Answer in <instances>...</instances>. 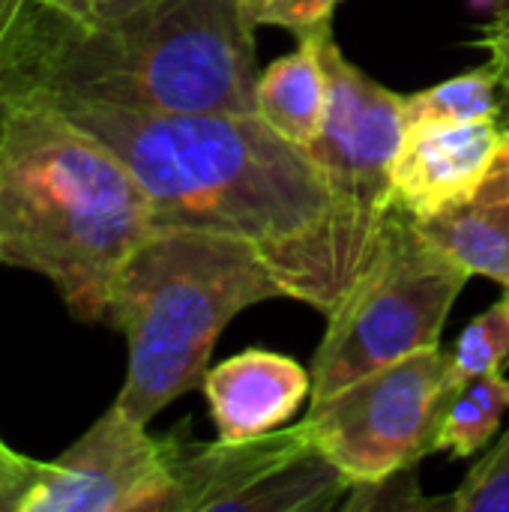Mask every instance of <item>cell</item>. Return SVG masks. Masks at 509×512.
<instances>
[{
  "label": "cell",
  "instance_id": "obj_1",
  "mask_svg": "<svg viewBox=\"0 0 509 512\" xmlns=\"http://www.w3.org/2000/svg\"><path fill=\"white\" fill-rule=\"evenodd\" d=\"M54 102L123 159L150 198L156 228H198L252 243L285 294L324 315L345 297L330 189L312 156L258 114Z\"/></svg>",
  "mask_w": 509,
  "mask_h": 512
},
{
  "label": "cell",
  "instance_id": "obj_2",
  "mask_svg": "<svg viewBox=\"0 0 509 512\" xmlns=\"http://www.w3.org/2000/svg\"><path fill=\"white\" fill-rule=\"evenodd\" d=\"M156 231L135 174L45 90L0 132V264L45 276L69 315L105 321L129 255Z\"/></svg>",
  "mask_w": 509,
  "mask_h": 512
},
{
  "label": "cell",
  "instance_id": "obj_3",
  "mask_svg": "<svg viewBox=\"0 0 509 512\" xmlns=\"http://www.w3.org/2000/svg\"><path fill=\"white\" fill-rule=\"evenodd\" d=\"M288 297L264 255L228 234L156 228L114 279L105 321L126 339V378L114 399L150 423L210 369L228 321L264 300Z\"/></svg>",
  "mask_w": 509,
  "mask_h": 512
},
{
  "label": "cell",
  "instance_id": "obj_4",
  "mask_svg": "<svg viewBox=\"0 0 509 512\" xmlns=\"http://www.w3.org/2000/svg\"><path fill=\"white\" fill-rule=\"evenodd\" d=\"M255 27L240 0H147L78 24L45 93L135 111L255 114Z\"/></svg>",
  "mask_w": 509,
  "mask_h": 512
},
{
  "label": "cell",
  "instance_id": "obj_5",
  "mask_svg": "<svg viewBox=\"0 0 509 512\" xmlns=\"http://www.w3.org/2000/svg\"><path fill=\"white\" fill-rule=\"evenodd\" d=\"M468 276L399 210L372 261L327 312V333L309 369L312 399L333 396L369 372L438 348Z\"/></svg>",
  "mask_w": 509,
  "mask_h": 512
},
{
  "label": "cell",
  "instance_id": "obj_6",
  "mask_svg": "<svg viewBox=\"0 0 509 512\" xmlns=\"http://www.w3.org/2000/svg\"><path fill=\"white\" fill-rule=\"evenodd\" d=\"M309 30H315L327 69L330 105L324 132L306 153L330 189L336 249L351 288L399 213L390 192V168L405 132L402 96L342 54L330 21L312 24Z\"/></svg>",
  "mask_w": 509,
  "mask_h": 512
},
{
  "label": "cell",
  "instance_id": "obj_7",
  "mask_svg": "<svg viewBox=\"0 0 509 512\" xmlns=\"http://www.w3.org/2000/svg\"><path fill=\"white\" fill-rule=\"evenodd\" d=\"M456 390L450 354L426 348L312 399L303 423L351 483H372L438 453Z\"/></svg>",
  "mask_w": 509,
  "mask_h": 512
},
{
  "label": "cell",
  "instance_id": "obj_8",
  "mask_svg": "<svg viewBox=\"0 0 509 512\" xmlns=\"http://www.w3.org/2000/svg\"><path fill=\"white\" fill-rule=\"evenodd\" d=\"M177 512H333L351 480L306 423L246 441H213L174 456Z\"/></svg>",
  "mask_w": 509,
  "mask_h": 512
},
{
  "label": "cell",
  "instance_id": "obj_9",
  "mask_svg": "<svg viewBox=\"0 0 509 512\" xmlns=\"http://www.w3.org/2000/svg\"><path fill=\"white\" fill-rule=\"evenodd\" d=\"M177 441L111 405L39 471L18 512H177Z\"/></svg>",
  "mask_w": 509,
  "mask_h": 512
},
{
  "label": "cell",
  "instance_id": "obj_10",
  "mask_svg": "<svg viewBox=\"0 0 509 512\" xmlns=\"http://www.w3.org/2000/svg\"><path fill=\"white\" fill-rule=\"evenodd\" d=\"M507 129L501 120L405 126L390 168L393 204L411 219H426L465 198L492 168Z\"/></svg>",
  "mask_w": 509,
  "mask_h": 512
},
{
  "label": "cell",
  "instance_id": "obj_11",
  "mask_svg": "<svg viewBox=\"0 0 509 512\" xmlns=\"http://www.w3.org/2000/svg\"><path fill=\"white\" fill-rule=\"evenodd\" d=\"M201 387L219 441L231 444L288 423L312 396V372L285 354L249 348L207 369Z\"/></svg>",
  "mask_w": 509,
  "mask_h": 512
},
{
  "label": "cell",
  "instance_id": "obj_12",
  "mask_svg": "<svg viewBox=\"0 0 509 512\" xmlns=\"http://www.w3.org/2000/svg\"><path fill=\"white\" fill-rule=\"evenodd\" d=\"M411 222L471 276H486L509 291V129L492 168L474 192Z\"/></svg>",
  "mask_w": 509,
  "mask_h": 512
},
{
  "label": "cell",
  "instance_id": "obj_13",
  "mask_svg": "<svg viewBox=\"0 0 509 512\" xmlns=\"http://www.w3.org/2000/svg\"><path fill=\"white\" fill-rule=\"evenodd\" d=\"M330 84L315 30H297V48L273 60L258 75L255 114L297 147L318 141L327 123Z\"/></svg>",
  "mask_w": 509,
  "mask_h": 512
},
{
  "label": "cell",
  "instance_id": "obj_14",
  "mask_svg": "<svg viewBox=\"0 0 509 512\" xmlns=\"http://www.w3.org/2000/svg\"><path fill=\"white\" fill-rule=\"evenodd\" d=\"M78 24L42 0H0V81L27 78L48 90L51 69Z\"/></svg>",
  "mask_w": 509,
  "mask_h": 512
},
{
  "label": "cell",
  "instance_id": "obj_15",
  "mask_svg": "<svg viewBox=\"0 0 509 512\" xmlns=\"http://www.w3.org/2000/svg\"><path fill=\"white\" fill-rule=\"evenodd\" d=\"M504 105H509L507 84H504L501 69L489 60L486 66L459 72L441 84L402 96V117H405V126L498 120Z\"/></svg>",
  "mask_w": 509,
  "mask_h": 512
},
{
  "label": "cell",
  "instance_id": "obj_16",
  "mask_svg": "<svg viewBox=\"0 0 509 512\" xmlns=\"http://www.w3.org/2000/svg\"><path fill=\"white\" fill-rule=\"evenodd\" d=\"M509 411V378L504 372H489L465 381L444 417L438 450H447L456 459L480 453L498 432Z\"/></svg>",
  "mask_w": 509,
  "mask_h": 512
},
{
  "label": "cell",
  "instance_id": "obj_17",
  "mask_svg": "<svg viewBox=\"0 0 509 512\" xmlns=\"http://www.w3.org/2000/svg\"><path fill=\"white\" fill-rule=\"evenodd\" d=\"M504 366H509V291L462 330L450 354L456 387L477 375L504 372Z\"/></svg>",
  "mask_w": 509,
  "mask_h": 512
},
{
  "label": "cell",
  "instance_id": "obj_18",
  "mask_svg": "<svg viewBox=\"0 0 509 512\" xmlns=\"http://www.w3.org/2000/svg\"><path fill=\"white\" fill-rule=\"evenodd\" d=\"M342 512H417V510H450L453 498H426L420 492L417 465L393 471L372 483H354L348 498L342 501Z\"/></svg>",
  "mask_w": 509,
  "mask_h": 512
},
{
  "label": "cell",
  "instance_id": "obj_19",
  "mask_svg": "<svg viewBox=\"0 0 509 512\" xmlns=\"http://www.w3.org/2000/svg\"><path fill=\"white\" fill-rule=\"evenodd\" d=\"M450 498L453 512H509V429Z\"/></svg>",
  "mask_w": 509,
  "mask_h": 512
},
{
  "label": "cell",
  "instance_id": "obj_20",
  "mask_svg": "<svg viewBox=\"0 0 509 512\" xmlns=\"http://www.w3.org/2000/svg\"><path fill=\"white\" fill-rule=\"evenodd\" d=\"M36 471H39V462L21 453L0 459V512H18Z\"/></svg>",
  "mask_w": 509,
  "mask_h": 512
},
{
  "label": "cell",
  "instance_id": "obj_21",
  "mask_svg": "<svg viewBox=\"0 0 509 512\" xmlns=\"http://www.w3.org/2000/svg\"><path fill=\"white\" fill-rule=\"evenodd\" d=\"M141 3H147V0H69L66 15H72L81 24H99V21H111V18L132 12Z\"/></svg>",
  "mask_w": 509,
  "mask_h": 512
},
{
  "label": "cell",
  "instance_id": "obj_22",
  "mask_svg": "<svg viewBox=\"0 0 509 512\" xmlns=\"http://www.w3.org/2000/svg\"><path fill=\"white\" fill-rule=\"evenodd\" d=\"M477 45L489 51V60L501 69L504 84H507V90H509V18L507 15H495V21L483 27V36L477 39Z\"/></svg>",
  "mask_w": 509,
  "mask_h": 512
},
{
  "label": "cell",
  "instance_id": "obj_23",
  "mask_svg": "<svg viewBox=\"0 0 509 512\" xmlns=\"http://www.w3.org/2000/svg\"><path fill=\"white\" fill-rule=\"evenodd\" d=\"M243 9L255 24H276V27H291L297 9L306 0H240Z\"/></svg>",
  "mask_w": 509,
  "mask_h": 512
},
{
  "label": "cell",
  "instance_id": "obj_24",
  "mask_svg": "<svg viewBox=\"0 0 509 512\" xmlns=\"http://www.w3.org/2000/svg\"><path fill=\"white\" fill-rule=\"evenodd\" d=\"M45 87H39L36 81H27V78H3L0 81V132H3V123L9 117V111L24 99V96H33V93H42Z\"/></svg>",
  "mask_w": 509,
  "mask_h": 512
},
{
  "label": "cell",
  "instance_id": "obj_25",
  "mask_svg": "<svg viewBox=\"0 0 509 512\" xmlns=\"http://www.w3.org/2000/svg\"><path fill=\"white\" fill-rule=\"evenodd\" d=\"M339 3H342V0H306V3L297 9V15H294V21H291L288 30L297 33V30H303V27L330 21V18H333V9H336Z\"/></svg>",
  "mask_w": 509,
  "mask_h": 512
},
{
  "label": "cell",
  "instance_id": "obj_26",
  "mask_svg": "<svg viewBox=\"0 0 509 512\" xmlns=\"http://www.w3.org/2000/svg\"><path fill=\"white\" fill-rule=\"evenodd\" d=\"M474 12H498L504 0H468Z\"/></svg>",
  "mask_w": 509,
  "mask_h": 512
},
{
  "label": "cell",
  "instance_id": "obj_27",
  "mask_svg": "<svg viewBox=\"0 0 509 512\" xmlns=\"http://www.w3.org/2000/svg\"><path fill=\"white\" fill-rule=\"evenodd\" d=\"M12 453H15V450H12V447H9V444L0 438V459H3V456H12Z\"/></svg>",
  "mask_w": 509,
  "mask_h": 512
},
{
  "label": "cell",
  "instance_id": "obj_28",
  "mask_svg": "<svg viewBox=\"0 0 509 512\" xmlns=\"http://www.w3.org/2000/svg\"><path fill=\"white\" fill-rule=\"evenodd\" d=\"M42 3H48V6H57V9H63V12H66V3H69V0H42Z\"/></svg>",
  "mask_w": 509,
  "mask_h": 512
},
{
  "label": "cell",
  "instance_id": "obj_29",
  "mask_svg": "<svg viewBox=\"0 0 509 512\" xmlns=\"http://www.w3.org/2000/svg\"><path fill=\"white\" fill-rule=\"evenodd\" d=\"M495 15H507L509 18V0H504V3H501V9H498Z\"/></svg>",
  "mask_w": 509,
  "mask_h": 512
},
{
  "label": "cell",
  "instance_id": "obj_30",
  "mask_svg": "<svg viewBox=\"0 0 509 512\" xmlns=\"http://www.w3.org/2000/svg\"><path fill=\"white\" fill-rule=\"evenodd\" d=\"M507 93H509V90H507ZM507 111H509V105H507Z\"/></svg>",
  "mask_w": 509,
  "mask_h": 512
}]
</instances>
